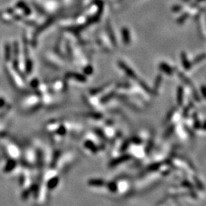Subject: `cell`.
<instances>
[{
	"instance_id": "obj_1",
	"label": "cell",
	"mask_w": 206,
	"mask_h": 206,
	"mask_svg": "<svg viewBox=\"0 0 206 206\" xmlns=\"http://www.w3.org/2000/svg\"><path fill=\"white\" fill-rule=\"evenodd\" d=\"M131 157H132L130 155V154H124L122 156H120V157L112 159V160L109 163V166L110 168L115 167V166H118V165L123 164V163L125 162H127V161H128L129 159H131Z\"/></svg>"
},
{
	"instance_id": "obj_2",
	"label": "cell",
	"mask_w": 206,
	"mask_h": 206,
	"mask_svg": "<svg viewBox=\"0 0 206 206\" xmlns=\"http://www.w3.org/2000/svg\"><path fill=\"white\" fill-rule=\"evenodd\" d=\"M106 183L102 179H90L88 180V185L92 187H103Z\"/></svg>"
},
{
	"instance_id": "obj_3",
	"label": "cell",
	"mask_w": 206,
	"mask_h": 206,
	"mask_svg": "<svg viewBox=\"0 0 206 206\" xmlns=\"http://www.w3.org/2000/svg\"><path fill=\"white\" fill-rule=\"evenodd\" d=\"M59 182H60V179L58 176H54V177L51 178L49 180H48L47 183V189L50 190L54 189L56 188L58 184H59Z\"/></svg>"
},
{
	"instance_id": "obj_4",
	"label": "cell",
	"mask_w": 206,
	"mask_h": 206,
	"mask_svg": "<svg viewBox=\"0 0 206 206\" xmlns=\"http://www.w3.org/2000/svg\"><path fill=\"white\" fill-rule=\"evenodd\" d=\"M84 147L86 149H88L89 150H90L92 153H93V154H96V153H98V151H99L98 147L92 140H86V141L84 142Z\"/></svg>"
},
{
	"instance_id": "obj_5",
	"label": "cell",
	"mask_w": 206,
	"mask_h": 206,
	"mask_svg": "<svg viewBox=\"0 0 206 206\" xmlns=\"http://www.w3.org/2000/svg\"><path fill=\"white\" fill-rule=\"evenodd\" d=\"M105 185L107 186L108 189L111 192H115L118 190V185H117V183L115 181L109 182V183H106Z\"/></svg>"
},
{
	"instance_id": "obj_6",
	"label": "cell",
	"mask_w": 206,
	"mask_h": 206,
	"mask_svg": "<svg viewBox=\"0 0 206 206\" xmlns=\"http://www.w3.org/2000/svg\"><path fill=\"white\" fill-rule=\"evenodd\" d=\"M183 103V89L181 87L178 89L177 91V104L178 105H182Z\"/></svg>"
},
{
	"instance_id": "obj_7",
	"label": "cell",
	"mask_w": 206,
	"mask_h": 206,
	"mask_svg": "<svg viewBox=\"0 0 206 206\" xmlns=\"http://www.w3.org/2000/svg\"><path fill=\"white\" fill-rule=\"evenodd\" d=\"M175 130V125H171L166 128V130H165L164 134V138H168L169 136H171L173 135V131Z\"/></svg>"
},
{
	"instance_id": "obj_8",
	"label": "cell",
	"mask_w": 206,
	"mask_h": 206,
	"mask_svg": "<svg viewBox=\"0 0 206 206\" xmlns=\"http://www.w3.org/2000/svg\"><path fill=\"white\" fill-rule=\"evenodd\" d=\"M160 166H161V164H159V163H154V164H150V166L147 167V171L149 172L157 171L159 170Z\"/></svg>"
},
{
	"instance_id": "obj_9",
	"label": "cell",
	"mask_w": 206,
	"mask_h": 206,
	"mask_svg": "<svg viewBox=\"0 0 206 206\" xmlns=\"http://www.w3.org/2000/svg\"><path fill=\"white\" fill-rule=\"evenodd\" d=\"M15 165H16V163H15V161H13V160L8 161V162L7 163L6 167H5V169H6V171H7V172L12 170L14 168H15Z\"/></svg>"
},
{
	"instance_id": "obj_10",
	"label": "cell",
	"mask_w": 206,
	"mask_h": 206,
	"mask_svg": "<svg viewBox=\"0 0 206 206\" xmlns=\"http://www.w3.org/2000/svg\"><path fill=\"white\" fill-rule=\"evenodd\" d=\"M56 134H57L60 136H64L66 134V128L63 125H61L56 130Z\"/></svg>"
},
{
	"instance_id": "obj_11",
	"label": "cell",
	"mask_w": 206,
	"mask_h": 206,
	"mask_svg": "<svg viewBox=\"0 0 206 206\" xmlns=\"http://www.w3.org/2000/svg\"><path fill=\"white\" fill-rule=\"evenodd\" d=\"M130 144V140H125V141H124L123 143L121 144V148H120V151H121V152H123V151L126 150L128 148V147H129Z\"/></svg>"
},
{
	"instance_id": "obj_12",
	"label": "cell",
	"mask_w": 206,
	"mask_h": 206,
	"mask_svg": "<svg viewBox=\"0 0 206 206\" xmlns=\"http://www.w3.org/2000/svg\"><path fill=\"white\" fill-rule=\"evenodd\" d=\"M194 179H195V185L197 186V188L199 189H201V190H203L204 189V185L202 183V182H201L200 180H199L197 177H194Z\"/></svg>"
},
{
	"instance_id": "obj_13",
	"label": "cell",
	"mask_w": 206,
	"mask_h": 206,
	"mask_svg": "<svg viewBox=\"0 0 206 206\" xmlns=\"http://www.w3.org/2000/svg\"><path fill=\"white\" fill-rule=\"evenodd\" d=\"M153 145H154V139L150 138V140L148 141V144H147V147H146V152H147V154L150 153V151L151 150V149H152L153 147Z\"/></svg>"
},
{
	"instance_id": "obj_14",
	"label": "cell",
	"mask_w": 206,
	"mask_h": 206,
	"mask_svg": "<svg viewBox=\"0 0 206 206\" xmlns=\"http://www.w3.org/2000/svg\"><path fill=\"white\" fill-rule=\"evenodd\" d=\"M181 184L183 185L184 187H185V188H188V189H193L194 188L193 185H192L189 181H188V180H185V181H183V182H182Z\"/></svg>"
},
{
	"instance_id": "obj_15",
	"label": "cell",
	"mask_w": 206,
	"mask_h": 206,
	"mask_svg": "<svg viewBox=\"0 0 206 206\" xmlns=\"http://www.w3.org/2000/svg\"><path fill=\"white\" fill-rule=\"evenodd\" d=\"M130 143H134V144H137V145H138V144H142V140L141 139H140L139 138V137H134L133 138H131L130 139Z\"/></svg>"
},
{
	"instance_id": "obj_16",
	"label": "cell",
	"mask_w": 206,
	"mask_h": 206,
	"mask_svg": "<svg viewBox=\"0 0 206 206\" xmlns=\"http://www.w3.org/2000/svg\"><path fill=\"white\" fill-rule=\"evenodd\" d=\"M96 133L97 134V135H99V136L101 138L104 139V140H106L105 135H104V133H103V132L100 129H98V128H97V129H96Z\"/></svg>"
},
{
	"instance_id": "obj_17",
	"label": "cell",
	"mask_w": 206,
	"mask_h": 206,
	"mask_svg": "<svg viewBox=\"0 0 206 206\" xmlns=\"http://www.w3.org/2000/svg\"><path fill=\"white\" fill-rule=\"evenodd\" d=\"M173 114H174V109L172 110L170 112H169V114H168V115L166 116V121H165V122H166V123L168 122V121H169V120L171 119V118H172V117H173Z\"/></svg>"
}]
</instances>
